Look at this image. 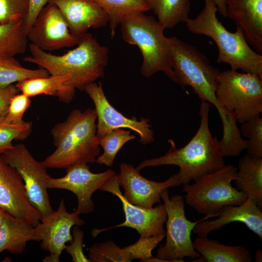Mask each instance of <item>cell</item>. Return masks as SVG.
Here are the masks:
<instances>
[{
    "instance_id": "8992f818",
    "label": "cell",
    "mask_w": 262,
    "mask_h": 262,
    "mask_svg": "<svg viewBox=\"0 0 262 262\" xmlns=\"http://www.w3.org/2000/svg\"><path fill=\"white\" fill-rule=\"evenodd\" d=\"M175 82L182 87H191L201 101H208L217 109L223 128L228 125L223 108L215 96L220 71L211 65L209 59L195 46L176 36L168 37Z\"/></svg>"
},
{
    "instance_id": "83f0119b",
    "label": "cell",
    "mask_w": 262,
    "mask_h": 262,
    "mask_svg": "<svg viewBox=\"0 0 262 262\" xmlns=\"http://www.w3.org/2000/svg\"><path fill=\"white\" fill-rule=\"evenodd\" d=\"M102 8L109 17L111 36L113 38L121 20L135 12L149 10L143 0H93Z\"/></svg>"
},
{
    "instance_id": "8fae6325",
    "label": "cell",
    "mask_w": 262,
    "mask_h": 262,
    "mask_svg": "<svg viewBox=\"0 0 262 262\" xmlns=\"http://www.w3.org/2000/svg\"><path fill=\"white\" fill-rule=\"evenodd\" d=\"M76 209L72 213L66 209L65 201L62 199L58 208L52 213L42 216L40 223L34 227L36 241H41L40 247L49 252L43 259L44 262H59L60 255L66 243L72 240L71 229L73 226H82L83 220Z\"/></svg>"
},
{
    "instance_id": "6da1fadb",
    "label": "cell",
    "mask_w": 262,
    "mask_h": 262,
    "mask_svg": "<svg viewBox=\"0 0 262 262\" xmlns=\"http://www.w3.org/2000/svg\"><path fill=\"white\" fill-rule=\"evenodd\" d=\"M76 45L66 53L58 55L31 43L30 55L24 57L23 61L46 69L49 75H67L69 77L67 86L84 91L88 84L104 77L109 60V49L88 33L78 38Z\"/></svg>"
},
{
    "instance_id": "ffe728a7",
    "label": "cell",
    "mask_w": 262,
    "mask_h": 262,
    "mask_svg": "<svg viewBox=\"0 0 262 262\" xmlns=\"http://www.w3.org/2000/svg\"><path fill=\"white\" fill-rule=\"evenodd\" d=\"M164 235L140 237L134 244L120 248L112 241L96 243L89 249L88 259L92 262H129L135 259L147 262L152 257V251Z\"/></svg>"
},
{
    "instance_id": "5bb4252c",
    "label": "cell",
    "mask_w": 262,
    "mask_h": 262,
    "mask_svg": "<svg viewBox=\"0 0 262 262\" xmlns=\"http://www.w3.org/2000/svg\"><path fill=\"white\" fill-rule=\"evenodd\" d=\"M27 36L32 44L47 52L73 47L78 41L59 9L51 3L40 11Z\"/></svg>"
},
{
    "instance_id": "7402d4cb",
    "label": "cell",
    "mask_w": 262,
    "mask_h": 262,
    "mask_svg": "<svg viewBox=\"0 0 262 262\" xmlns=\"http://www.w3.org/2000/svg\"><path fill=\"white\" fill-rule=\"evenodd\" d=\"M69 80L67 75L35 77L18 82L16 86L21 93L30 98L45 94L58 98L65 103H69L75 97L76 90L66 86Z\"/></svg>"
},
{
    "instance_id": "74e56055",
    "label": "cell",
    "mask_w": 262,
    "mask_h": 262,
    "mask_svg": "<svg viewBox=\"0 0 262 262\" xmlns=\"http://www.w3.org/2000/svg\"><path fill=\"white\" fill-rule=\"evenodd\" d=\"M218 8L219 14L223 17L227 16L225 0H213Z\"/></svg>"
},
{
    "instance_id": "8d00e7d4",
    "label": "cell",
    "mask_w": 262,
    "mask_h": 262,
    "mask_svg": "<svg viewBox=\"0 0 262 262\" xmlns=\"http://www.w3.org/2000/svg\"><path fill=\"white\" fill-rule=\"evenodd\" d=\"M18 92L16 85L13 84L4 88H0V117L6 115L12 98Z\"/></svg>"
},
{
    "instance_id": "30bf717a",
    "label": "cell",
    "mask_w": 262,
    "mask_h": 262,
    "mask_svg": "<svg viewBox=\"0 0 262 262\" xmlns=\"http://www.w3.org/2000/svg\"><path fill=\"white\" fill-rule=\"evenodd\" d=\"M0 155L19 173L30 202L42 216L52 213L54 211L48 192L50 176L42 163L37 161L23 144H16Z\"/></svg>"
},
{
    "instance_id": "d6a6232c",
    "label": "cell",
    "mask_w": 262,
    "mask_h": 262,
    "mask_svg": "<svg viewBox=\"0 0 262 262\" xmlns=\"http://www.w3.org/2000/svg\"><path fill=\"white\" fill-rule=\"evenodd\" d=\"M29 7V0H0V23L24 21Z\"/></svg>"
},
{
    "instance_id": "f1b7e54d",
    "label": "cell",
    "mask_w": 262,
    "mask_h": 262,
    "mask_svg": "<svg viewBox=\"0 0 262 262\" xmlns=\"http://www.w3.org/2000/svg\"><path fill=\"white\" fill-rule=\"evenodd\" d=\"M49 76L45 69H29L23 66L14 57L0 58V88H4L15 82L35 77Z\"/></svg>"
},
{
    "instance_id": "4dcf8cb0",
    "label": "cell",
    "mask_w": 262,
    "mask_h": 262,
    "mask_svg": "<svg viewBox=\"0 0 262 262\" xmlns=\"http://www.w3.org/2000/svg\"><path fill=\"white\" fill-rule=\"evenodd\" d=\"M240 130L247 139L246 151L250 156L262 158V117L259 116L242 124Z\"/></svg>"
},
{
    "instance_id": "f546056e",
    "label": "cell",
    "mask_w": 262,
    "mask_h": 262,
    "mask_svg": "<svg viewBox=\"0 0 262 262\" xmlns=\"http://www.w3.org/2000/svg\"><path fill=\"white\" fill-rule=\"evenodd\" d=\"M136 138L129 130L116 129L98 138V144L103 152L96 162L108 166L113 165L115 157L121 148L128 141Z\"/></svg>"
},
{
    "instance_id": "d6986e66",
    "label": "cell",
    "mask_w": 262,
    "mask_h": 262,
    "mask_svg": "<svg viewBox=\"0 0 262 262\" xmlns=\"http://www.w3.org/2000/svg\"><path fill=\"white\" fill-rule=\"evenodd\" d=\"M216 216L217 218L213 220L198 221L193 232L198 236L207 237L211 231L218 230L231 222H240L262 240V210L251 198L240 205L225 206Z\"/></svg>"
},
{
    "instance_id": "d590c367",
    "label": "cell",
    "mask_w": 262,
    "mask_h": 262,
    "mask_svg": "<svg viewBox=\"0 0 262 262\" xmlns=\"http://www.w3.org/2000/svg\"><path fill=\"white\" fill-rule=\"evenodd\" d=\"M50 0H29L30 7L28 13L23 21L24 30L27 34L42 9Z\"/></svg>"
},
{
    "instance_id": "cb8c5ba5",
    "label": "cell",
    "mask_w": 262,
    "mask_h": 262,
    "mask_svg": "<svg viewBox=\"0 0 262 262\" xmlns=\"http://www.w3.org/2000/svg\"><path fill=\"white\" fill-rule=\"evenodd\" d=\"M30 241H35L34 227L7 212L0 227V253L7 250L14 254H21Z\"/></svg>"
},
{
    "instance_id": "e575fe53",
    "label": "cell",
    "mask_w": 262,
    "mask_h": 262,
    "mask_svg": "<svg viewBox=\"0 0 262 262\" xmlns=\"http://www.w3.org/2000/svg\"><path fill=\"white\" fill-rule=\"evenodd\" d=\"M72 240L69 245H66L67 253L70 255L74 262H89L90 261L84 254L82 250V242L84 232L76 226L71 231Z\"/></svg>"
},
{
    "instance_id": "9c48e42d",
    "label": "cell",
    "mask_w": 262,
    "mask_h": 262,
    "mask_svg": "<svg viewBox=\"0 0 262 262\" xmlns=\"http://www.w3.org/2000/svg\"><path fill=\"white\" fill-rule=\"evenodd\" d=\"M167 219L166 242L157 250L153 256L147 262H184L183 259L189 257L195 260L200 255L194 248L191 238L192 231L198 222H192L186 217L184 211V198L179 195L171 198L168 189L162 194Z\"/></svg>"
},
{
    "instance_id": "484cf974",
    "label": "cell",
    "mask_w": 262,
    "mask_h": 262,
    "mask_svg": "<svg viewBox=\"0 0 262 262\" xmlns=\"http://www.w3.org/2000/svg\"><path fill=\"white\" fill-rule=\"evenodd\" d=\"M149 10L157 16L164 30L172 29L188 19L190 0H143Z\"/></svg>"
},
{
    "instance_id": "277c9868",
    "label": "cell",
    "mask_w": 262,
    "mask_h": 262,
    "mask_svg": "<svg viewBox=\"0 0 262 262\" xmlns=\"http://www.w3.org/2000/svg\"><path fill=\"white\" fill-rule=\"evenodd\" d=\"M218 8L213 0H205L204 7L195 18L185 22L192 33L211 37L217 47L218 63L229 64L231 69L255 74L262 78V55L255 51L246 40L242 30L236 27L228 31L217 16Z\"/></svg>"
},
{
    "instance_id": "1f68e13d",
    "label": "cell",
    "mask_w": 262,
    "mask_h": 262,
    "mask_svg": "<svg viewBox=\"0 0 262 262\" xmlns=\"http://www.w3.org/2000/svg\"><path fill=\"white\" fill-rule=\"evenodd\" d=\"M0 117V154L13 147V140H23L30 134L33 123L24 121L20 124H7L2 122Z\"/></svg>"
},
{
    "instance_id": "e0dca14e",
    "label": "cell",
    "mask_w": 262,
    "mask_h": 262,
    "mask_svg": "<svg viewBox=\"0 0 262 262\" xmlns=\"http://www.w3.org/2000/svg\"><path fill=\"white\" fill-rule=\"evenodd\" d=\"M117 181L124 189L125 198L132 204L145 209H150L160 202L165 190L181 185L177 173L164 181L156 182L145 178L136 168L126 163L120 165Z\"/></svg>"
},
{
    "instance_id": "ac0fdd59",
    "label": "cell",
    "mask_w": 262,
    "mask_h": 262,
    "mask_svg": "<svg viewBox=\"0 0 262 262\" xmlns=\"http://www.w3.org/2000/svg\"><path fill=\"white\" fill-rule=\"evenodd\" d=\"M64 16L71 33L79 38L90 28L106 26L109 17L93 0H50Z\"/></svg>"
},
{
    "instance_id": "4fadbf2b",
    "label": "cell",
    "mask_w": 262,
    "mask_h": 262,
    "mask_svg": "<svg viewBox=\"0 0 262 262\" xmlns=\"http://www.w3.org/2000/svg\"><path fill=\"white\" fill-rule=\"evenodd\" d=\"M100 190L108 192L119 198L122 204L125 220L120 224L105 229H93L91 234L93 237L105 230L120 227L135 229L141 237L165 235L164 225L167 216L164 204H160L150 209H145L132 204L125 198L120 191L116 173L109 179Z\"/></svg>"
},
{
    "instance_id": "7c38bea8",
    "label": "cell",
    "mask_w": 262,
    "mask_h": 262,
    "mask_svg": "<svg viewBox=\"0 0 262 262\" xmlns=\"http://www.w3.org/2000/svg\"><path fill=\"white\" fill-rule=\"evenodd\" d=\"M95 105L98 123L97 135L98 138L116 129L127 128L140 136L139 142L147 145L155 141L154 132L148 124L149 119L141 117L138 120L135 116L128 118L116 110L106 98L102 84L95 82L88 84L84 90Z\"/></svg>"
},
{
    "instance_id": "52a82bcc",
    "label": "cell",
    "mask_w": 262,
    "mask_h": 262,
    "mask_svg": "<svg viewBox=\"0 0 262 262\" xmlns=\"http://www.w3.org/2000/svg\"><path fill=\"white\" fill-rule=\"evenodd\" d=\"M237 168L232 164L204 175L192 184L183 185L184 201L199 214L216 216L224 207L244 203L247 196L231 184Z\"/></svg>"
},
{
    "instance_id": "836d02e7",
    "label": "cell",
    "mask_w": 262,
    "mask_h": 262,
    "mask_svg": "<svg viewBox=\"0 0 262 262\" xmlns=\"http://www.w3.org/2000/svg\"><path fill=\"white\" fill-rule=\"evenodd\" d=\"M31 103L30 98L23 94H17L11 99L7 114L2 117V122L17 124L23 122V116Z\"/></svg>"
},
{
    "instance_id": "44dd1931",
    "label": "cell",
    "mask_w": 262,
    "mask_h": 262,
    "mask_svg": "<svg viewBox=\"0 0 262 262\" xmlns=\"http://www.w3.org/2000/svg\"><path fill=\"white\" fill-rule=\"evenodd\" d=\"M227 16L243 31L248 43L262 54V0H225Z\"/></svg>"
},
{
    "instance_id": "ba28073f",
    "label": "cell",
    "mask_w": 262,
    "mask_h": 262,
    "mask_svg": "<svg viewBox=\"0 0 262 262\" xmlns=\"http://www.w3.org/2000/svg\"><path fill=\"white\" fill-rule=\"evenodd\" d=\"M215 96L224 110L234 112L242 124L262 113V78L232 69L220 72Z\"/></svg>"
},
{
    "instance_id": "4316f807",
    "label": "cell",
    "mask_w": 262,
    "mask_h": 262,
    "mask_svg": "<svg viewBox=\"0 0 262 262\" xmlns=\"http://www.w3.org/2000/svg\"><path fill=\"white\" fill-rule=\"evenodd\" d=\"M27 39L23 21L0 23V58L14 57L24 53Z\"/></svg>"
},
{
    "instance_id": "7a4b0ae2",
    "label": "cell",
    "mask_w": 262,
    "mask_h": 262,
    "mask_svg": "<svg viewBox=\"0 0 262 262\" xmlns=\"http://www.w3.org/2000/svg\"><path fill=\"white\" fill-rule=\"evenodd\" d=\"M210 104L201 101L199 115L200 123L195 135L184 146L177 149L172 140L171 147L164 155L145 160L136 167L138 170L149 166L174 165L180 167L177 173L180 184L213 172L226 164L218 147V140L210 130Z\"/></svg>"
},
{
    "instance_id": "3957f363",
    "label": "cell",
    "mask_w": 262,
    "mask_h": 262,
    "mask_svg": "<svg viewBox=\"0 0 262 262\" xmlns=\"http://www.w3.org/2000/svg\"><path fill=\"white\" fill-rule=\"evenodd\" d=\"M95 109H75L51 130L56 149L42 162L47 168H67L78 164H93L100 152Z\"/></svg>"
},
{
    "instance_id": "603a6c76",
    "label": "cell",
    "mask_w": 262,
    "mask_h": 262,
    "mask_svg": "<svg viewBox=\"0 0 262 262\" xmlns=\"http://www.w3.org/2000/svg\"><path fill=\"white\" fill-rule=\"evenodd\" d=\"M236 188L262 209V158L247 154L239 160L234 180Z\"/></svg>"
},
{
    "instance_id": "f35d334b",
    "label": "cell",
    "mask_w": 262,
    "mask_h": 262,
    "mask_svg": "<svg viewBox=\"0 0 262 262\" xmlns=\"http://www.w3.org/2000/svg\"><path fill=\"white\" fill-rule=\"evenodd\" d=\"M255 262H261L262 261V251L261 249H258L254 255Z\"/></svg>"
},
{
    "instance_id": "ab89813d",
    "label": "cell",
    "mask_w": 262,
    "mask_h": 262,
    "mask_svg": "<svg viewBox=\"0 0 262 262\" xmlns=\"http://www.w3.org/2000/svg\"><path fill=\"white\" fill-rule=\"evenodd\" d=\"M6 212L3 209L0 208V227H1L3 221L5 219Z\"/></svg>"
},
{
    "instance_id": "d4e9b609",
    "label": "cell",
    "mask_w": 262,
    "mask_h": 262,
    "mask_svg": "<svg viewBox=\"0 0 262 262\" xmlns=\"http://www.w3.org/2000/svg\"><path fill=\"white\" fill-rule=\"evenodd\" d=\"M194 249L208 262H250L252 255L241 246H229L207 237H196L192 241Z\"/></svg>"
},
{
    "instance_id": "9a60e30c",
    "label": "cell",
    "mask_w": 262,
    "mask_h": 262,
    "mask_svg": "<svg viewBox=\"0 0 262 262\" xmlns=\"http://www.w3.org/2000/svg\"><path fill=\"white\" fill-rule=\"evenodd\" d=\"M115 172L108 169L94 173L87 164H75L66 168L65 176L59 178L51 177L48 182L49 188L65 189L74 193L77 197L78 210L81 214H87L94 210L91 198L93 193L101 189L104 183Z\"/></svg>"
},
{
    "instance_id": "5b68a950",
    "label": "cell",
    "mask_w": 262,
    "mask_h": 262,
    "mask_svg": "<svg viewBox=\"0 0 262 262\" xmlns=\"http://www.w3.org/2000/svg\"><path fill=\"white\" fill-rule=\"evenodd\" d=\"M123 40L140 49L143 57L141 72L148 78L162 71L175 82L168 37L153 16L135 12L125 16L119 24Z\"/></svg>"
},
{
    "instance_id": "2e32d148",
    "label": "cell",
    "mask_w": 262,
    "mask_h": 262,
    "mask_svg": "<svg viewBox=\"0 0 262 262\" xmlns=\"http://www.w3.org/2000/svg\"><path fill=\"white\" fill-rule=\"evenodd\" d=\"M0 208L16 217L26 220L34 227L42 217L30 202L20 175L0 155Z\"/></svg>"
}]
</instances>
